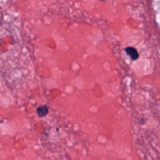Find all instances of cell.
I'll return each mask as SVG.
<instances>
[{
  "instance_id": "obj_2",
  "label": "cell",
  "mask_w": 160,
  "mask_h": 160,
  "mask_svg": "<svg viewBox=\"0 0 160 160\" xmlns=\"http://www.w3.org/2000/svg\"><path fill=\"white\" fill-rule=\"evenodd\" d=\"M49 112L48 107L46 105H42L36 109V112L40 118L46 116Z\"/></svg>"
},
{
  "instance_id": "obj_3",
  "label": "cell",
  "mask_w": 160,
  "mask_h": 160,
  "mask_svg": "<svg viewBox=\"0 0 160 160\" xmlns=\"http://www.w3.org/2000/svg\"><path fill=\"white\" fill-rule=\"evenodd\" d=\"M101 1H104V0H101Z\"/></svg>"
},
{
  "instance_id": "obj_4",
  "label": "cell",
  "mask_w": 160,
  "mask_h": 160,
  "mask_svg": "<svg viewBox=\"0 0 160 160\" xmlns=\"http://www.w3.org/2000/svg\"><path fill=\"white\" fill-rule=\"evenodd\" d=\"M0 122H1V121H0Z\"/></svg>"
},
{
  "instance_id": "obj_1",
  "label": "cell",
  "mask_w": 160,
  "mask_h": 160,
  "mask_svg": "<svg viewBox=\"0 0 160 160\" xmlns=\"http://www.w3.org/2000/svg\"><path fill=\"white\" fill-rule=\"evenodd\" d=\"M125 51L127 55H128L132 60H136L138 59L139 54L136 49L134 48V47H131V46L126 47L125 49Z\"/></svg>"
}]
</instances>
